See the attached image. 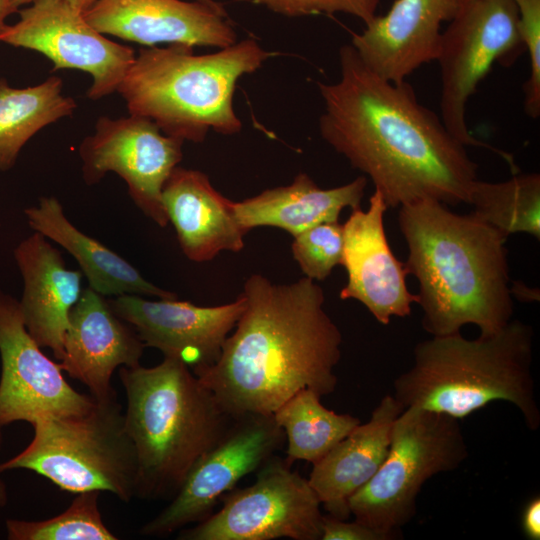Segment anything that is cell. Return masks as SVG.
I'll list each match as a JSON object with an SVG mask.
<instances>
[{
    "label": "cell",
    "mask_w": 540,
    "mask_h": 540,
    "mask_svg": "<svg viewBox=\"0 0 540 540\" xmlns=\"http://www.w3.org/2000/svg\"><path fill=\"white\" fill-rule=\"evenodd\" d=\"M18 12L12 0H0V33L7 26L6 19L13 13Z\"/></svg>",
    "instance_id": "36"
},
{
    "label": "cell",
    "mask_w": 540,
    "mask_h": 540,
    "mask_svg": "<svg viewBox=\"0 0 540 540\" xmlns=\"http://www.w3.org/2000/svg\"><path fill=\"white\" fill-rule=\"evenodd\" d=\"M456 5V12L457 10L462 7L463 5L467 4L468 2H471L473 0H454Z\"/></svg>",
    "instance_id": "39"
},
{
    "label": "cell",
    "mask_w": 540,
    "mask_h": 540,
    "mask_svg": "<svg viewBox=\"0 0 540 540\" xmlns=\"http://www.w3.org/2000/svg\"><path fill=\"white\" fill-rule=\"evenodd\" d=\"M99 491L77 493L61 514L42 521L8 519L10 540H116L104 524L99 507Z\"/></svg>",
    "instance_id": "28"
},
{
    "label": "cell",
    "mask_w": 540,
    "mask_h": 540,
    "mask_svg": "<svg viewBox=\"0 0 540 540\" xmlns=\"http://www.w3.org/2000/svg\"><path fill=\"white\" fill-rule=\"evenodd\" d=\"M403 410L393 395H385L366 423L356 426L313 464L308 482L330 516L349 518L348 501L380 468L394 421Z\"/></svg>",
    "instance_id": "22"
},
{
    "label": "cell",
    "mask_w": 540,
    "mask_h": 540,
    "mask_svg": "<svg viewBox=\"0 0 540 540\" xmlns=\"http://www.w3.org/2000/svg\"><path fill=\"white\" fill-rule=\"evenodd\" d=\"M468 204L472 214L506 237L527 233L540 239V175L514 174L501 182L476 180Z\"/></svg>",
    "instance_id": "27"
},
{
    "label": "cell",
    "mask_w": 540,
    "mask_h": 540,
    "mask_svg": "<svg viewBox=\"0 0 540 540\" xmlns=\"http://www.w3.org/2000/svg\"><path fill=\"white\" fill-rule=\"evenodd\" d=\"M530 325L511 320L490 336L467 339L460 332L417 343L411 367L393 382L403 408H419L458 420L495 401L521 413L531 431L540 426L532 373Z\"/></svg>",
    "instance_id": "4"
},
{
    "label": "cell",
    "mask_w": 540,
    "mask_h": 540,
    "mask_svg": "<svg viewBox=\"0 0 540 540\" xmlns=\"http://www.w3.org/2000/svg\"><path fill=\"white\" fill-rule=\"evenodd\" d=\"M35 231L65 248L79 263L89 286L102 296L150 295L177 299V294L148 282L128 261L77 229L53 196L41 197L37 206L25 209Z\"/></svg>",
    "instance_id": "24"
},
{
    "label": "cell",
    "mask_w": 540,
    "mask_h": 540,
    "mask_svg": "<svg viewBox=\"0 0 540 540\" xmlns=\"http://www.w3.org/2000/svg\"><path fill=\"white\" fill-rule=\"evenodd\" d=\"M517 10L518 32L528 52L530 73L524 85V110L540 116V0H513Z\"/></svg>",
    "instance_id": "30"
},
{
    "label": "cell",
    "mask_w": 540,
    "mask_h": 540,
    "mask_svg": "<svg viewBox=\"0 0 540 540\" xmlns=\"http://www.w3.org/2000/svg\"><path fill=\"white\" fill-rule=\"evenodd\" d=\"M194 1L201 2L207 5L213 6V7H223L221 3L216 2L215 0H194Z\"/></svg>",
    "instance_id": "38"
},
{
    "label": "cell",
    "mask_w": 540,
    "mask_h": 540,
    "mask_svg": "<svg viewBox=\"0 0 540 540\" xmlns=\"http://www.w3.org/2000/svg\"><path fill=\"white\" fill-rule=\"evenodd\" d=\"M24 281L19 302L24 325L39 347L61 360L69 314L81 295V272L66 268L60 252L35 232L16 247Z\"/></svg>",
    "instance_id": "20"
},
{
    "label": "cell",
    "mask_w": 540,
    "mask_h": 540,
    "mask_svg": "<svg viewBox=\"0 0 540 540\" xmlns=\"http://www.w3.org/2000/svg\"><path fill=\"white\" fill-rule=\"evenodd\" d=\"M126 430L134 444L136 497L171 500L195 463L225 435L234 419L182 361L120 367Z\"/></svg>",
    "instance_id": "5"
},
{
    "label": "cell",
    "mask_w": 540,
    "mask_h": 540,
    "mask_svg": "<svg viewBox=\"0 0 540 540\" xmlns=\"http://www.w3.org/2000/svg\"><path fill=\"white\" fill-rule=\"evenodd\" d=\"M442 30L436 61L440 68V118L463 145L489 149L512 169L511 155L476 139L469 131L466 107L494 63L523 50L513 0H473L460 7Z\"/></svg>",
    "instance_id": "9"
},
{
    "label": "cell",
    "mask_w": 540,
    "mask_h": 540,
    "mask_svg": "<svg viewBox=\"0 0 540 540\" xmlns=\"http://www.w3.org/2000/svg\"><path fill=\"white\" fill-rule=\"evenodd\" d=\"M34 0H12L14 7L19 10V7L25 4H30ZM81 12L88 10L97 0H63Z\"/></svg>",
    "instance_id": "35"
},
{
    "label": "cell",
    "mask_w": 540,
    "mask_h": 540,
    "mask_svg": "<svg viewBox=\"0 0 540 540\" xmlns=\"http://www.w3.org/2000/svg\"><path fill=\"white\" fill-rule=\"evenodd\" d=\"M343 243V225L324 222L294 236L291 249L305 277L323 281L341 264Z\"/></svg>",
    "instance_id": "29"
},
{
    "label": "cell",
    "mask_w": 540,
    "mask_h": 540,
    "mask_svg": "<svg viewBox=\"0 0 540 540\" xmlns=\"http://www.w3.org/2000/svg\"><path fill=\"white\" fill-rule=\"evenodd\" d=\"M380 0H312L317 13H346L360 19L365 25L377 14Z\"/></svg>",
    "instance_id": "32"
},
{
    "label": "cell",
    "mask_w": 540,
    "mask_h": 540,
    "mask_svg": "<svg viewBox=\"0 0 540 540\" xmlns=\"http://www.w3.org/2000/svg\"><path fill=\"white\" fill-rule=\"evenodd\" d=\"M276 455L258 469L256 481L231 490L222 508L179 540H320L323 514L308 479Z\"/></svg>",
    "instance_id": "10"
},
{
    "label": "cell",
    "mask_w": 540,
    "mask_h": 540,
    "mask_svg": "<svg viewBox=\"0 0 540 540\" xmlns=\"http://www.w3.org/2000/svg\"><path fill=\"white\" fill-rule=\"evenodd\" d=\"M170 44L140 50L117 92L129 114L152 120L161 131L183 141L203 142L210 130L240 132L233 96L238 80L257 71L272 53L244 39L210 54Z\"/></svg>",
    "instance_id": "6"
},
{
    "label": "cell",
    "mask_w": 540,
    "mask_h": 540,
    "mask_svg": "<svg viewBox=\"0 0 540 540\" xmlns=\"http://www.w3.org/2000/svg\"><path fill=\"white\" fill-rule=\"evenodd\" d=\"M162 204L189 260L207 262L221 251L239 252L244 247L246 232L236 218L234 202L201 171L176 166L163 185Z\"/></svg>",
    "instance_id": "21"
},
{
    "label": "cell",
    "mask_w": 540,
    "mask_h": 540,
    "mask_svg": "<svg viewBox=\"0 0 540 540\" xmlns=\"http://www.w3.org/2000/svg\"><path fill=\"white\" fill-rule=\"evenodd\" d=\"M287 442L286 461L313 464L323 458L361 421L351 414H339L321 403V396L305 388L284 402L274 413Z\"/></svg>",
    "instance_id": "26"
},
{
    "label": "cell",
    "mask_w": 540,
    "mask_h": 540,
    "mask_svg": "<svg viewBox=\"0 0 540 540\" xmlns=\"http://www.w3.org/2000/svg\"><path fill=\"white\" fill-rule=\"evenodd\" d=\"M19 20L4 28L0 42L37 51L53 70L87 72L92 83L87 97L98 100L117 91L136 54L94 29L83 12L63 0H34L18 10Z\"/></svg>",
    "instance_id": "13"
},
{
    "label": "cell",
    "mask_w": 540,
    "mask_h": 540,
    "mask_svg": "<svg viewBox=\"0 0 540 540\" xmlns=\"http://www.w3.org/2000/svg\"><path fill=\"white\" fill-rule=\"evenodd\" d=\"M241 295L244 310L219 359L194 373L225 411L233 418L272 415L302 389L333 393L342 333L316 281L278 284L253 274Z\"/></svg>",
    "instance_id": "2"
},
{
    "label": "cell",
    "mask_w": 540,
    "mask_h": 540,
    "mask_svg": "<svg viewBox=\"0 0 540 540\" xmlns=\"http://www.w3.org/2000/svg\"><path fill=\"white\" fill-rule=\"evenodd\" d=\"M408 274L419 283L422 327L432 336L460 332L467 324L480 336L499 332L511 320L508 237L472 213L422 198L399 207Z\"/></svg>",
    "instance_id": "3"
},
{
    "label": "cell",
    "mask_w": 540,
    "mask_h": 540,
    "mask_svg": "<svg viewBox=\"0 0 540 540\" xmlns=\"http://www.w3.org/2000/svg\"><path fill=\"white\" fill-rule=\"evenodd\" d=\"M460 420L405 408L394 421L388 453L374 476L348 501L356 521L395 539L417 513V498L433 476L468 458Z\"/></svg>",
    "instance_id": "8"
},
{
    "label": "cell",
    "mask_w": 540,
    "mask_h": 540,
    "mask_svg": "<svg viewBox=\"0 0 540 540\" xmlns=\"http://www.w3.org/2000/svg\"><path fill=\"white\" fill-rule=\"evenodd\" d=\"M521 526L528 539H540V497L538 495L531 498L525 505Z\"/></svg>",
    "instance_id": "34"
},
{
    "label": "cell",
    "mask_w": 540,
    "mask_h": 540,
    "mask_svg": "<svg viewBox=\"0 0 540 540\" xmlns=\"http://www.w3.org/2000/svg\"><path fill=\"white\" fill-rule=\"evenodd\" d=\"M393 536L354 520L323 516L320 540H392Z\"/></svg>",
    "instance_id": "31"
},
{
    "label": "cell",
    "mask_w": 540,
    "mask_h": 540,
    "mask_svg": "<svg viewBox=\"0 0 540 540\" xmlns=\"http://www.w3.org/2000/svg\"><path fill=\"white\" fill-rule=\"evenodd\" d=\"M2 440H3L2 430H0V449L2 445ZM7 499H8V495H7L6 485L4 481L2 480V478L0 477V507H3L6 505Z\"/></svg>",
    "instance_id": "37"
},
{
    "label": "cell",
    "mask_w": 540,
    "mask_h": 540,
    "mask_svg": "<svg viewBox=\"0 0 540 540\" xmlns=\"http://www.w3.org/2000/svg\"><path fill=\"white\" fill-rule=\"evenodd\" d=\"M98 32L139 43L209 46L237 42L224 7L183 0H97L84 13Z\"/></svg>",
    "instance_id": "17"
},
{
    "label": "cell",
    "mask_w": 540,
    "mask_h": 540,
    "mask_svg": "<svg viewBox=\"0 0 540 540\" xmlns=\"http://www.w3.org/2000/svg\"><path fill=\"white\" fill-rule=\"evenodd\" d=\"M285 434L273 414H245L192 467L181 487L140 534L166 537L213 512L221 498L246 475L257 471L285 444Z\"/></svg>",
    "instance_id": "11"
},
{
    "label": "cell",
    "mask_w": 540,
    "mask_h": 540,
    "mask_svg": "<svg viewBox=\"0 0 540 540\" xmlns=\"http://www.w3.org/2000/svg\"><path fill=\"white\" fill-rule=\"evenodd\" d=\"M145 348L135 330L93 289L81 292L69 314L60 367L85 384L97 401L116 397L111 377L118 367H136Z\"/></svg>",
    "instance_id": "18"
},
{
    "label": "cell",
    "mask_w": 540,
    "mask_h": 540,
    "mask_svg": "<svg viewBox=\"0 0 540 540\" xmlns=\"http://www.w3.org/2000/svg\"><path fill=\"white\" fill-rule=\"evenodd\" d=\"M367 185L364 175L329 189L320 188L306 173L296 175L291 184L267 189L234 202L236 218L247 233L259 226L283 229L293 237L324 222H336L344 208L361 206Z\"/></svg>",
    "instance_id": "23"
},
{
    "label": "cell",
    "mask_w": 540,
    "mask_h": 540,
    "mask_svg": "<svg viewBox=\"0 0 540 540\" xmlns=\"http://www.w3.org/2000/svg\"><path fill=\"white\" fill-rule=\"evenodd\" d=\"M271 11L289 17L316 14L312 0H251Z\"/></svg>",
    "instance_id": "33"
},
{
    "label": "cell",
    "mask_w": 540,
    "mask_h": 540,
    "mask_svg": "<svg viewBox=\"0 0 540 540\" xmlns=\"http://www.w3.org/2000/svg\"><path fill=\"white\" fill-rule=\"evenodd\" d=\"M340 77L319 82L322 138L368 177L387 208L422 199L468 204L477 164L439 115L407 83L370 70L351 44L339 50Z\"/></svg>",
    "instance_id": "1"
},
{
    "label": "cell",
    "mask_w": 540,
    "mask_h": 540,
    "mask_svg": "<svg viewBox=\"0 0 540 540\" xmlns=\"http://www.w3.org/2000/svg\"><path fill=\"white\" fill-rule=\"evenodd\" d=\"M62 91L63 81L56 76L26 88L0 79L1 171L14 166L22 147L42 128L74 113L77 104Z\"/></svg>",
    "instance_id": "25"
},
{
    "label": "cell",
    "mask_w": 540,
    "mask_h": 540,
    "mask_svg": "<svg viewBox=\"0 0 540 540\" xmlns=\"http://www.w3.org/2000/svg\"><path fill=\"white\" fill-rule=\"evenodd\" d=\"M108 302L115 314L135 330L145 347L182 361L193 373L219 359L245 307L241 294L234 302L210 307L177 299L151 301L131 294Z\"/></svg>",
    "instance_id": "15"
},
{
    "label": "cell",
    "mask_w": 540,
    "mask_h": 540,
    "mask_svg": "<svg viewBox=\"0 0 540 540\" xmlns=\"http://www.w3.org/2000/svg\"><path fill=\"white\" fill-rule=\"evenodd\" d=\"M456 13L454 0H395L352 36L362 62L380 77L403 82L422 65L436 61L441 26Z\"/></svg>",
    "instance_id": "19"
},
{
    "label": "cell",
    "mask_w": 540,
    "mask_h": 540,
    "mask_svg": "<svg viewBox=\"0 0 540 540\" xmlns=\"http://www.w3.org/2000/svg\"><path fill=\"white\" fill-rule=\"evenodd\" d=\"M31 425L33 439L0 472L28 469L68 492L108 491L124 502L136 497L137 455L116 397L95 400L86 413L39 417Z\"/></svg>",
    "instance_id": "7"
},
{
    "label": "cell",
    "mask_w": 540,
    "mask_h": 540,
    "mask_svg": "<svg viewBox=\"0 0 540 540\" xmlns=\"http://www.w3.org/2000/svg\"><path fill=\"white\" fill-rule=\"evenodd\" d=\"M382 196L374 190L367 210L352 209L343 224V256L341 265L347 272V283L341 289L342 300L362 303L381 324L392 317L411 314L417 294L408 290L407 270L392 252L384 228L387 210Z\"/></svg>",
    "instance_id": "16"
},
{
    "label": "cell",
    "mask_w": 540,
    "mask_h": 540,
    "mask_svg": "<svg viewBox=\"0 0 540 540\" xmlns=\"http://www.w3.org/2000/svg\"><path fill=\"white\" fill-rule=\"evenodd\" d=\"M183 143L143 116L99 117L94 134L84 138L79 147L83 179L92 185L108 172L118 174L136 206L165 227L169 220L162 204V188L182 160Z\"/></svg>",
    "instance_id": "12"
},
{
    "label": "cell",
    "mask_w": 540,
    "mask_h": 540,
    "mask_svg": "<svg viewBox=\"0 0 540 540\" xmlns=\"http://www.w3.org/2000/svg\"><path fill=\"white\" fill-rule=\"evenodd\" d=\"M0 430L39 417L88 412L92 396L74 390L59 363L49 359L28 333L19 302L0 291Z\"/></svg>",
    "instance_id": "14"
}]
</instances>
